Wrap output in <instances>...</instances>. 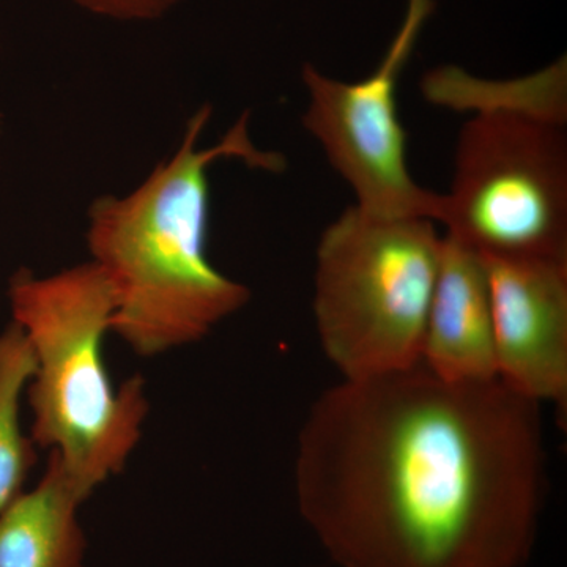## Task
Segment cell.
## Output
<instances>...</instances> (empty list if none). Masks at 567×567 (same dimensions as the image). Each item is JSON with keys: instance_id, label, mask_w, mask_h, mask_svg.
I'll list each match as a JSON object with an SVG mask.
<instances>
[{"instance_id": "obj_1", "label": "cell", "mask_w": 567, "mask_h": 567, "mask_svg": "<svg viewBox=\"0 0 567 567\" xmlns=\"http://www.w3.org/2000/svg\"><path fill=\"white\" fill-rule=\"evenodd\" d=\"M540 406L423 364L341 380L298 435L301 517L339 567H525L546 498Z\"/></svg>"}, {"instance_id": "obj_2", "label": "cell", "mask_w": 567, "mask_h": 567, "mask_svg": "<svg viewBox=\"0 0 567 567\" xmlns=\"http://www.w3.org/2000/svg\"><path fill=\"white\" fill-rule=\"evenodd\" d=\"M200 107L178 151L125 197L103 196L89 212L87 244L114 298L111 331L152 358L196 344L249 301L248 287L208 257V167L223 158L281 171L278 153L259 151L245 114L221 142L199 148L210 118Z\"/></svg>"}, {"instance_id": "obj_3", "label": "cell", "mask_w": 567, "mask_h": 567, "mask_svg": "<svg viewBox=\"0 0 567 567\" xmlns=\"http://www.w3.org/2000/svg\"><path fill=\"white\" fill-rule=\"evenodd\" d=\"M9 297L35 363L25 391L31 439L91 498L128 464L151 409L144 379L115 385L104 361L110 284L91 260L41 278L21 270Z\"/></svg>"}, {"instance_id": "obj_4", "label": "cell", "mask_w": 567, "mask_h": 567, "mask_svg": "<svg viewBox=\"0 0 567 567\" xmlns=\"http://www.w3.org/2000/svg\"><path fill=\"white\" fill-rule=\"evenodd\" d=\"M443 237L423 218H380L349 207L317 248L320 346L342 380L409 371L423 361Z\"/></svg>"}, {"instance_id": "obj_5", "label": "cell", "mask_w": 567, "mask_h": 567, "mask_svg": "<svg viewBox=\"0 0 567 567\" xmlns=\"http://www.w3.org/2000/svg\"><path fill=\"white\" fill-rule=\"evenodd\" d=\"M566 123L477 111L462 126L436 223L486 259L567 260Z\"/></svg>"}, {"instance_id": "obj_6", "label": "cell", "mask_w": 567, "mask_h": 567, "mask_svg": "<svg viewBox=\"0 0 567 567\" xmlns=\"http://www.w3.org/2000/svg\"><path fill=\"white\" fill-rule=\"evenodd\" d=\"M432 0H409L404 22L374 73L346 82L306 63L309 103L303 125L357 197L361 212L380 218L436 223L442 194L417 185L406 164V133L398 111V80L429 14Z\"/></svg>"}, {"instance_id": "obj_7", "label": "cell", "mask_w": 567, "mask_h": 567, "mask_svg": "<svg viewBox=\"0 0 567 567\" xmlns=\"http://www.w3.org/2000/svg\"><path fill=\"white\" fill-rule=\"evenodd\" d=\"M498 380L567 406V260L486 259Z\"/></svg>"}, {"instance_id": "obj_8", "label": "cell", "mask_w": 567, "mask_h": 567, "mask_svg": "<svg viewBox=\"0 0 567 567\" xmlns=\"http://www.w3.org/2000/svg\"><path fill=\"white\" fill-rule=\"evenodd\" d=\"M421 364L446 382L498 379L486 262L446 235L425 322Z\"/></svg>"}, {"instance_id": "obj_9", "label": "cell", "mask_w": 567, "mask_h": 567, "mask_svg": "<svg viewBox=\"0 0 567 567\" xmlns=\"http://www.w3.org/2000/svg\"><path fill=\"white\" fill-rule=\"evenodd\" d=\"M87 499L50 456L40 483L0 513V567H84L80 509Z\"/></svg>"}, {"instance_id": "obj_10", "label": "cell", "mask_w": 567, "mask_h": 567, "mask_svg": "<svg viewBox=\"0 0 567 567\" xmlns=\"http://www.w3.org/2000/svg\"><path fill=\"white\" fill-rule=\"evenodd\" d=\"M566 59L548 69L507 82L476 80L465 71L445 66L429 74L424 91L432 102L473 106L475 111H509L566 123Z\"/></svg>"}, {"instance_id": "obj_11", "label": "cell", "mask_w": 567, "mask_h": 567, "mask_svg": "<svg viewBox=\"0 0 567 567\" xmlns=\"http://www.w3.org/2000/svg\"><path fill=\"white\" fill-rule=\"evenodd\" d=\"M25 334L11 322L0 333V513L25 491L35 466V443L21 425V402L33 375Z\"/></svg>"}, {"instance_id": "obj_12", "label": "cell", "mask_w": 567, "mask_h": 567, "mask_svg": "<svg viewBox=\"0 0 567 567\" xmlns=\"http://www.w3.org/2000/svg\"><path fill=\"white\" fill-rule=\"evenodd\" d=\"M81 9L118 21H153L169 13L182 0H71Z\"/></svg>"}]
</instances>
